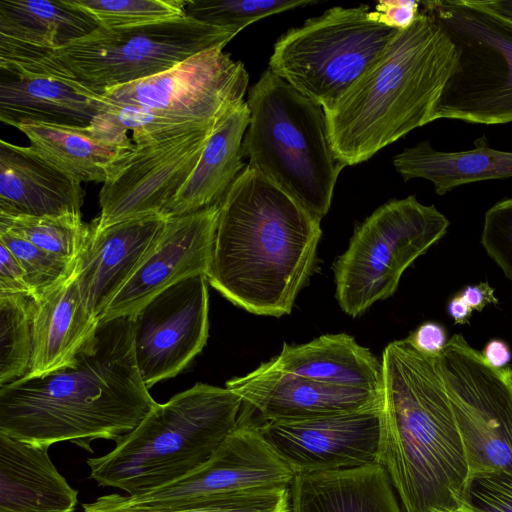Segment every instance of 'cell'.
Listing matches in <instances>:
<instances>
[{
  "mask_svg": "<svg viewBox=\"0 0 512 512\" xmlns=\"http://www.w3.org/2000/svg\"><path fill=\"white\" fill-rule=\"evenodd\" d=\"M481 353L488 365L494 369L506 368L512 358L509 346L500 339L490 340Z\"/></svg>",
  "mask_w": 512,
  "mask_h": 512,
  "instance_id": "43",
  "label": "cell"
},
{
  "mask_svg": "<svg viewBox=\"0 0 512 512\" xmlns=\"http://www.w3.org/2000/svg\"><path fill=\"white\" fill-rule=\"evenodd\" d=\"M420 13V2L413 0L379 1L368 18L395 30L411 26Z\"/></svg>",
  "mask_w": 512,
  "mask_h": 512,
  "instance_id": "39",
  "label": "cell"
},
{
  "mask_svg": "<svg viewBox=\"0 0 512 512\" xmlns=\"http://www.w3.org/2000/svg\"><path fill=\"white\" fill-rule=\"evenodd\" d=\"M81 507V512H289L290 490L286 487L248 489L161 510L118 509L95 500L82 503Z\"/></svg>",
  "mask_w": 512,
  "mask_h": 512,
  "instance_id": "32",
  "label": "cell"
},
{
  "mask_svg": "<svg viewBox=\"0 0 512 512\" xmlns=\"http://www.w3.org/2000/svg\"><path fill=\"white\" fill-rule=\"evenodd\" d=\"M0 230L27 240L62 260L75 263L90 240L92 225L83 222L81 213L45 217L0 214Z\"/></svg>",
  "mask_w": 512,
  "mask_h": 512,
  "instance_id": "30",
  "label": "cell"
},
{
  "mask_svg": "<svg viewBox=\"0 0 512 512\" xmlns=\"http://www.w3.org/2000/svg\"><path fill=\"white\" fill-rule=\"evenodd\" d=\"M246 103L250 123L242 150L247 165L321 221L345 167L330 144L323 107L269 68L249 88Z\"/></svg>",
  "mask_w": 512,
  "mask_h": 512,
  "instance_id": "6",
  "label": "cell"
},
{
  "mask_svg": "<svg viewBox=\"0 0 512 512\" xmlns=\"http://www.w3.org/2000/svg\"><path fill=\"white\" fill-rule=\"evenodd\" d=\"M17 129L39 156L79 182L105 183L135 147L105 113L87 127L32 123Z\"/></svg>",
  "mask_w": 512,
  "mask_h": 512,
  "instance_id": "21",
  "label": "cell"
},
{
  "mask_svg": "<svg viewBox=\"0 0 512 512\" xmlns=\"http://www.w3.org/2000/svg\"><path fill=\"white\" fill-rule=\"evenodd\" d=\"M420 3L459 51L457 68L437 102L434 121L512 122V21L482 0Z\"/></svg>",
  "mask_w": 512,
  "mask_h": 512,
  "instance_id": "8",
  "label": "cell"
},
{
  "mask_svg": "<svg viewBox=\"0 0 512 512\" xmlns=\"http://www.w3.org/2000/svg\"><path fill=\"white\" fill-rule=\"evenodd\" d=\"M289 512H403L381 464L295 475Z\"/></svg>",
  "mask_w": 512,
  "mask_h": 512,
  "instance_id": "26",
  "label": "cell"
},
{
  "mask_svg": "<svg viewBox=\"0 0 512 512\" xmlns=\"http://www.w3.org/2000/svg\"><path fill=\"white\" fill-rule=\"evenodd\" d=\"M105 114L119 127L132 132L134 144L167 139L194 130L215 127L218 124L175 118L155 110L111 101L110 108Z\"/></svg>",
  "mask_w": 512,
  "mask_h": 512,
  "instance_id": "35",
  "label": "cell"
},
{
  "mask_svg": "<svg viewBox=\"0 0 512 512\" xmlns=\"http://www.w3.org/2000/svg\"><path fill=\"white\" fill-rule=\"evenodd\" d=\"M35 307L29 294H0V386L28 372Z\"/></svg>",
  "mask_w": 512,
  "mask_h": 512,
  "instance_id": "31",
  "label": "cell"
},
{
  "mask_svg": "<svg viewBox=\"0 0 512 512\" xmlns=\"http://www.w3.org/2000/svg\"><path fill=\"white\" fill-rule=\"evenodd\" d=\"M35 302L33 346L26 376L42 375L70 363L98 325L82 300L76 267Z\"/></svg>",
  "mask_w": 512,
  "mask_h": 512,
  "instance_id": "25",
  "label": "cell"
},
{
  "mask_svg": "<svg viewBox=\"0 0 512 512\" xmlns=\"http://www.w3.org/2000/svg\"><path fill=\"white\" fill-rule=\"evenodd\" d=\"M480 241L489 257L512 281V197L486 211Z\"/></svg>",
  "mask_w": 512,
  "mask_h": 512,
  "instance_id": "38",
  "label": "cell"
},
{
  "mask_svg": "<svg viewBox=\"0 0 512 512\" xmlns=\"http://www.w3.org/2000/svg\"><path fill=\"white\" fill-rule=\"evenodd\" d=\"M168 217L152 214L97 230L77 260L82 300L99 322L104 311L139 268L162 234Z\"/></svg>",
  "mask_w": 512,
  "mask_h": 512,
  "instance_id": "19",
  "label": "cell"
},
{
  "mask_svg": "<svg viewBox=\"0 0 512 512\" xmlns=\"http://www.w3.org/2000/svg\"><path fill=\"white\" fill-rule=\"evenodd\" d=\"M48 449L0 433V512H75L78 490Z\"/></svg>",
  "mask_w": 512,
  "mask_h": 512,
  "instance_id": "24",
  "label": "cell"
},
{
  "mask_svg": "<svg viewBox=\"0 0 512 512\" xmlns=\"http://www.w3.org/2000/svg\"><path fill=\"white\" fill-rule=\"evenodd\" d=\"M100 27L120 29L182 17L187 0H66Z\"/></svg>",
  "mask_w": 512,
  "mask_h": 512,
  "instance_id": "33",
  "label": "cell"
},
{
  "mask_svg": "<svg viewBox=\"0 0 512 512\" xmlns=\"http://www.w3.org/2000/svg\"><path fill=\"white\" fill-rule=\"evenodd\" d=\"M482 2L493 11L512 21V0H482Z\"/></svg>",
  "mask_w": 512,
  "mask_h": 512,
  "instance_id": "45",
  "label": "cell"
},
{
  "mask_svg": "<svg viewBox=\"0 0 512 512\" xmlns=\"http://www.w3.org/2000/svg\"><path fill=\"white\" fill-rule=\"evenodd\" d=\"M241 397L196 383L157 403L109 453L86 460L98 486L138 495L173 482L205 463L238 426Z\"/></svg>",
  "mask_w": 512,
  "mask_h": 512,
  "instance_id": "5",
  "label": "cell"
},
{
  "mask_svg": "<svg viewBox=\"0 0 512 512\" xmlns=\"http://www.w3.org/2000/svg\"><path fill=\"white\" fill-rule=\"evenodd\" d=\"M473 310L458 294L447 305V313L456 324H466L472 316Z\"/></svg>",
  "mask_w": 512,
  "mask_h": 512,
  "instance_id": "44",
  "label": "cell"
},
{
  "mask_svg": "<svg viewBox=\"0 0 512 512\" xmlns=\"http://www.w3.org/2000/svg\"><path fill=\"white\" fill-rule=\"evenodd\" d=\"M369 11L364 4L336 6L289 29L276 41L269 69L331 108L397 32L370 20Z\"/></svg>",
  "mask_w": 512,
  "mask_h": 512,
  "instance_id": "9",
  "label": "cell"
},
{
  "mask_svg": "<svg viewBox=\"0 0 512 512\" xmlns=\"http://www.w3.org/2000/svg\"><path fill=\"white\" fill-rule=\"evenodd\" d=\"M460 506L471 512H512V473H470L461 492Z\"/></svg>",
  "mask_w": 512,
  "mask_h": 512,
  "instance_id": "37",
  "label": "cell"
},
{
  "mask_svg": "<svg viewBox=\"0 0 512 512\" xmlns=\"http://www.w3.org/2000/svg\"><path fill=\"white\" fill-rule=\"evenodd\" d=\"M242 406L263 421H292L352 413L380 406L383 392L321 383L277 369L270 361L226 382Z\"/></svg>",
  "mask_w": 512,
  "mask_h": 512,
  "instance_id": "18",
  "label": "cell"
},
{
  "mask_svg": "<svg viewBox=\"0 0 512 512\" xmlns=\"http://www.w3.org/2000/svg\"><path fill=\"white\" fill-rule=\"evenodd\" d=\"M383 433L380 464L405 512L460 507L469 467L436 356L407 338L382 353Z\"/></svg>",
  "mask_w": 512,
  "mask_h": 512,
  "instance_id": "3",
  "label": "cell"
},
{
  "mask_svg": "<svg viewBox=\"0 0 512 512\" xmlns=\"http://www.w3.org/2000/svg\"><path fill=\"white\" fill-rule=\"evenodd\" d=\"M469 474L512 473V366L494 369L460 334L436 356Z\"/></svg>",
  "mask_w": 512,
  "mask_h": 512,
  "instance_id": "11",
  "label": "cell"
},
{
  "mask_svg": "<svg viewBox=\"0 0 512 512\" xmlns=\"http://www.w3.org/2000/svg\"><path fill=\"white\" fill-rule=\"evenodd\" d=\"M215 127L134 144L100 189V215L92 222L93 227L101 230L126 220L162 214L197 165Z\"/></svg>",
  "mask_w": 512,
  "mask_h": 512,
  "instance_id": "14",
  "label": "cell"
},
{
  "mask_svg": "<svg viewBox=\"0 0 512 512\" xmlns=\"http://www.w3.org/2000/svg\"><path fill=\"white\" fill-rule=\"evenodd\" d=\"M436 512H471L463 507H457L455 509H451V510H443V511H436Z\"/></svg>",
  "mask_w": 512,
  "mask_h": 512,
  "instance_id": "46",
  "label": "cell"
},
{
  "mask_svg": "<svg viewBox=\"0 0 512 512\" xmlns=\"http://www.w3.org/2000/svg\"><path fill=\"white\" fill-rule=\"evenodd\" d=\"M483 140L478 139L474 149L453 152L423 141L397 154L393 165L404 181L429 180L438 195L469 183L512 178V151L493 149Z\"/></svg>",
  "mask_w": 512,
  "mask_h": 512,
  "instance_id": "29",
  "label": "cell"
},
{
  "mask_svg": "<svg viewBox=\"0 0 512 512\" xmlns=\"http://www.w3.org/2000/svg\"><path fill=\"white\" fill-rule=\"evenodd\" d=\"M0 294H29L25 272L12 252L0 243Z\"/></svg>",
  "mask_w": 512,
  "mask_h": 512,
  "instance_id": "40",
  "label": "cell"
},
{
  "mask_svg": "<svg viewBox=\"0 0 512 512\" xmlns=\"http://www.w3.org/2000/svg\"><path fill=\"white\" fill-rule=\"evenodd\" d=\"M81 182L63 173L30 146L0 140V214L45 217L81 213Z\"/></svg>",
  "mask_w": 512,
  "mask_h": 512,
  "instance_id": "23",
  "label": "cell"
},
{
  "mask_svg": "<svg viewBox=\"0 0 512 512\" xmlns=\"http://www.w3.org/2000/svg\"><path fill=\"white\" fill-rule=\"evenodd\" d=\"M250 111L242 103L212 131L189 178L163 211L166 217L189 214L219 203L247 164L242 144Z\"/></svg>",
  "mask_w": 512,
  "mask_h": 512,
  "instance_id": "27",
  "label": "cell"
},
{
  "mask_svg": "<svg viewBox=\"0 0 512 512\" xmlns=\"http://www.w3.org/2000/svg\"><path fill=\"white\" fill-rule=\"evenodd\" d=\"M408 339L418 351L433 357L438 356L448 342L446 330L436 322L421 324Z\"/></svg>",
  "mask_w": 512,
  "mask_h": 512,
  "instance_id": "41",
  "label": "cell"
},
{
  "mask_svg": "<svg viewBox=\"0 0 512 512\" xmlns=\"http://www.w3.org/2000/svg\"><path fill=\"white\" fill-rule=\"evenodd\" d=\"M321 234L320 220L247 165L220 204L208 283L250 313L290 314Z\"/></svg>",
  "mask_w": 512,
  "mask_h": 512,
  "instance_id": "2",
  "label": "cell"
},
{
  "mask_svg": "<svg viewBox=\"0 0 512 512\" xmlns=\"http://www.w3.org/2000/svg\"><path fill=\"white\" fill-rule=\"evenodd\" d=\"M270 362L279 370L321 383L383 392L381 362L345 333L322 335L300 345L285 343Z\"/></svg>",
  "mask_w": 512,
  "mask_h": 512,
  "instance_id": "28",
  "label": "cell"
},
{
  "mask_svg": "<svg viewBox=\"0 0 512 512\" xmlns=\"http://www.w3.org/2000/svg\"><path fill=\"white\" fill-rule=\"evenodd\" d=\"M315 3L317 0H187L185 14L240 32L261 18Z\"/></svg>",
  "mask_w": 512,
  "mask_h": 512,
  "instance_id": "34",
  "label": "cell"
},
{
  "mask_svg": "<svg viewBox=\"0 0 512 512\" xmlns=\"http://www.w3.org/2000/svg\"><path fill=\"white\" fill-rule=\"evenodd\" d=\"M258 428L266 443L295 475L380 464L383 402L352 413L263 421Z\"/></svg>",
  "mask_w": 512,
  "mask_h": 512,
  "instance_id": "16",
  "label": "cell"
},
{
  "mask_svg": "<svg viewBox=\"0 0 512 512\" xmlns=\"http://www.w3.org/2000/svg\"><path fill=\"white\" fill-rule=\"evenodd\" d=\"M295 477L262 437L258 424L239 414L238 426L212 456L185 476L138 495L117 493L99 504L126 510H161L248 489L290 488Z\"/></svg>",
  "mask_w": 512,
  "mask_h": 512,
  "instance_id": "12",
  "label": "cell"
},
{
  "mask_svg": "<svg viewBox=\"0 0 512 512\" xmlns=\"http://www.w3.org/2000/svg\"><path fill=\"white\" fill-rule=\"evenodd\" d=\"M459 295L472 310L476 311H482L486 305L498 302L494 289L487 282L468 285Z\"/></svg>",
  "mask_w": 512,
  "mask_h": 512,
  "instance_id": "42",
  "label": "cell"
},
{
  "mask_svg": "<svg viewBox=\"0 0 512 512\" xmlns=\"http://www.w3.org/2000/svg\"><path fill=\"white\" fill-rule=\"evenodd\" d=\"M459 51L420 3L414 23L397 30L382 52L324 110L329 141L345 165L367 161L410 131L434 121Z\"/></svg>",
  "mask_w": 512,
  "mask_h": 512,
  "instance_id": "4",
  "label": "cell"
},
{
  "mask_svg": "<svg viewBox=\"0 0 512 512\" xmlns=\"http://www.w3.org/2000/svg\"><path fill=\"white\" fill-rule=\"evenodd\" d=\"M208 284L202 274L185 278L132 315L135 358L147 388L179 374L205 346Z\"/></svg>",
  "mask_w": 512,
  "mask_h": 512,
  "instance_id": "15",
  "label": "cell"
},
{
  "mask_svg": "<svg viewBox=\"0 0 512 512\" xmlns=\"http://www.w3.org/2000/svg\"><path fill=\"white\" fill-rule=\"evenodd\" d=\"M434 205L414 195L391 200L359 224L333 270L340 308L356 317L396 291L404 271L449 227Z\"/></svg>",
  "mask_w": 512,
  "mask_h": 512,
  "instance_id": "10",
  "label": "cell"
},
{
  "mask_svg": "<svg viewBox=\"0 0 512 512\" xmlns=\"http://www.w3.org/2000/svg\"><path fill=\"white\" fill-rule=\"evenodd\" d=\"M156 404L137 366L132 315L120 316L100 320L67 365L0 386V433L92 452L93 440L117 441Z\"/></svg>",
  "mask_w": 512,
  "mask_h": 512,
  "instance_id": "1",
  "label": "cell"
},
{
  "mask_svg": "<svg viewBox=\"0 0 512 512\" xmlns=\"http://www.w3.org/2000/svg\"><path fill=\"white\" fill-rule=\"evenodd\" d=\"M220 204L168 218L153 248L112 299L100 320L133 315L153 297L181 280L198 274L207 277Z\"/></svg>",
  "mask_w": 512,
  "mask_h": 512,
  "instance_id": "17",
  "label": "cell"
},
{
  "mask_svg": "<svg viewBox=\"0 0 512 512\" xmlns=\"http://www.w3.org/2000/svg\"><path fill=\"white\" fill-rule=\"evenodd\" d=\"M223 48L207 49L162 73L101 94L117 104L217 124L245 102L249 82L244 64L233 60Z\"/></svg>",
  "mask_w": 512,
  "mask_h": 512,
  "instance_id": "13",
  "label": "cell"
},
{
  "mask_svg": "<svg viewBox=\"0 0 512 512\" xmlns=\"http://www.w3.org/2000/svg\"><path fill=\"white\" fill-rule=\"evenodd\" d=\"M110 108V101L63 76L0 68V120L17 128L44 123L87 127Z\"/></svg>",
  "mask_w": 512,
  "mask_h": 512,
  "instance_id": "20",
  "label": "cell"
},
{
  "mask_svg": "<svg viewBox=\"0 0 512 512\" xmlns=\"http://www.w3.org/2000/svg\"><path fill=\"white\" fill-rule=\"evenodd\" d=\"M238 33L187 15L130 28L99 27L35 62L0 68L63 76L101 94L162 73L207 49L224 47Z\"/></svg>",
  "mask_w": 512,
  "mask_h": 512,
  "instance_id": "7",
  "label": "cell"
},
{
  "mask_svg": "<svg viewBox=\"0 0 512 512\" xmlns=\"http://www.w3.org/2000/svg\"><path fill=\"white\" fill-rule=\"evenodd\" d=\"M99 27L66 0H1L0 67L35 62Z\"/></svg>",
  "mask_w": 512,
  "mask_h": 512,
  "instance_id": "22",
  "label": "cell"
},
{
  "mask_svg": "<svg viewBox=\"0 0 512 512\" xmlns=\"http://www.w3.org/2000/svg\"><path fill=\"white\" fill-rule=\"evenodd\" d=\"M0 243L5 245L19 261L34 298L69 277L77 264V261L70 263L62 260L7 231L0 230Z\"/></svg>",
  "mask_w": 512,
  "mask_h": 512,
  "instance_id": "36",
  "label": "cell"
}]
</instances>
